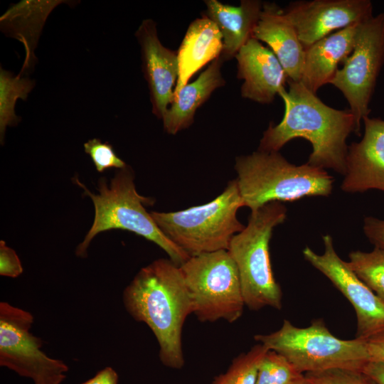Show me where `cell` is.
Instances as JSON below:
<instances>
[{"label":"cell","instance_id":"603a6c76","mask_svg":"<svg viewBox=\"0 0 384 384\" xmlns=\"http://www.w3.org/2000/svg\"><path fill=\"white\" fill-rule=\"evenodd\" d=\"M348 257L349 268L384 302V250L375 247L368 252L353 251Z\"/></svg>","mask_w":384,"mask_h":384},{"label":"cell","instance_id":"3957f363","mask_svg":"<svg viewBox=\"0 0 384 384\" xmlns=\"http://www.w3.org/2000/svg\"><path fill=\"white\" fill-rule=\"evenodd\" d=\"M134 176L130 167L119 169L107 184L105 178L98 181V194L91 193L78 178L75 183L84 189L95 207L93 223L75 254L86 257L92 240L100 233L122 229L136 233L159 246L176 265L180 266L191 257L169 239L159 228L144 205H151V198L139 195L135 187Z\"/></svg>","mask_w":384,"mask_h":384},{"label":"cell","instance_id":"7402d4cb","mask_svg":"<svg viewBox=\"0 0 384 384\" xmlns=\"http://www.w3.org/2000/svg\"><path fill=\"white\" fill-rule=\"evenodd\" d=\"M35 86V81L19 73L0 68V139L2 144L8 126H15L20 118L15 113L17 100H26Z\"/></svg>","mask_w":384,"mask_h":384},{"label":"cell","instance_id":"ba28073f","mask_svg":"<svg viewBox=\"0 0 384 384\" xmlns=\"http://www.w3.org/2000/svg\"><path fill=\"white\" fill-rule=\"evenodd\" d=\"M201 321H237L245 306L237 266L228 250L191 256L179 266Z\"/></svg>","mask_w":384,"mask_h":384},{"label":"cell","instance_id":"5b68a950","mask_svg":"<svg viewBox=\"0 0 384 384\" xmlns=\"http://www.w3.org/2000/svg\"><path fill=\"white\" fill-rule=\"evenodd\" d=\"M286 217L283 204H265L251 211L247 225L230 242L228 251L238 270L245 304L252 310L282 308V293L273 274L269 244L274 228Z\"/></svg>","mask_w":384,"mask_h":384},{"label":"cell","instance_id":"f1b7e54d","mask_svg":"<svg viewBox=\"0 0 384 384\" xmlns=\"http://www.w3.org/2000/svg\"><path fill=\"white\" fill-rule=\"evenodd\" d=\"M363 232L375 247L384 250V219L366 217L363 222Z\"/></svg>","mask_w":384,"mask_h":384},{"label":"cell","instance_id":"9c48e42d","mask_svg":"<svg viewBox=\"0 0 384 384\" xmlns=\"http://www.w3.org/2000/svg\"><path fill=\"white\" fill-rule=\"evenodd\" d=\"M33 322L31 312L0 302V366L34 384H61L69 368L41 350L43 341L31 332Z\"/></svg>","mask_w":384,"mask_h":384},{"label":"cell","instance_id":"44dd1931","mask_svg":"<svg viewBox=\"0 0 384 384\" xmlns=\"http://www.w3.org/2000/svg\"><path fill=\"white\" fill-rule=\"evenodd\" d=\"M223 63L220 56L215 59L196 80L174 94L162 118L164 129L168 134H176L190 127L197 109L216 89L225 85L221 73Z\"/></svg>","mask_w":384,"mask_h":384},{"label":"cell","instance_id":"83f0119b","mask_svg":"<svg viewBox=\"0 0 384 384\" xmlns=\"http://www.w3.org/2000/svg\"><path fill=\"white\" fill-rule=\"evenodd\" d=\"M23 272L21 260L14 250L0 241V274L16 278Z\"/></svg>","mask_w":384,"mask_h":384},{"label":"cell","instance_id":"277c9868","mask_svg":"<svg viewBox=\"0 0 384 384\" xmlns=\"http://www.w3.org/2000/svg\"><path fill=\"white\" fill-rule=\"evenodd\" d=\"M235 169L244 206L251 211L274 201L328 196L333 188L334 178L326 171L291 164L279 151L257 150L238 156Z\"/></svg>","mask_w":384,"mask_h":384},{"label":"cell","instance_id":"52a82bcc","mask_svg":"<svg viewBox=\"0 0 384 384\" xmlns=\"http://www.w3.org/2000/svg\"><path fill=\"white\" fill-rule=\"evenodd\" d=\"M254 338L286 357L304 373L334 368L362 370L370 361L364 340L338 338L321 319L314 320L307 327L295 326L285 319L277 331L257 334Z\"/></svg>","mask_w":384,"mask_h":384},{"label":"cell","instance_id":"30bf717a","mask_svg":"<svg viewBox=\"0 0 384 384\" xmlns=\"http://www.w3.org/2000/svg\"><path fill=\"white\" fill-rule=\"evenodd\" d=\"M384 65V12L358 25L351 53L330 82L349 105L358 129L370 112V103Z\"/></svg>","mask_w":384,"mask_h":384},{"label":"cell","instance_id":"ffe728a7","mask_svg":"<svg viewBox=\"0 0 384 384\" xmlns=\"http://www.w3.org/2000/svg\"><path fill=\"white\" fill-rule=\"evenodd\" d=\"M61 0H23L13 4L0 18L1 31L23 43L26 57L20 75L34 66L36 58L34 50L50 12Z\"/></svg>","mask_w":384,"mask_h":384},{"label":"cell","instance_id":"8fae6325","mask_svg":"<svg viewBox=\"0 0 384 384\" xmlns=\"http://www.w3.org/2000/svg\"><path fill=\"white\" fill-rule=\"evenodd\" d=\"M324 252L316 254L306 246L305 260L325 275L353 306L356 338L366 340L384 331V302L372 292L336 253L330 235L323 236Z\"/></svg>","mask_w":384,"mask_h":384},{"label":"cell","instance_id":"1f68e13d","mask_svg":"<svg viewBox=\"0 0 384 384\" xmlns=\"http://www.w3.org/2000/svg\"><path fill=\"white\" fill-rule=\"evenodd\" d=\"M362 371L378 384H384V361H370L363 368Z\"/></svg>","mask_w":384,"mask_h":384},{"label":"cell","instance_id":"5bb4252c","mask_svg":"<svg viewBox=\"0 0 384 384\" xmlns=\"http://www.w3.org/2000/svg\"><path fill=\"white\" fill-rule=\"evenodd\" d=\"M364 134L348 147L341 189L346 193L384 191V120L365 117Z\"/></svg>","mask_w":384,"mask_h":384},{"label":"cell","instance_id":"8992f818","mask_svg":"<svg viewBox=\"0 0 384 384\" xmlns=\"http://www.w3.org/2000/svg\"><path fill=\"white\" fill-rule=\"evenodd\" d=\"M244 206L236 179L228 182L213 201L175 212L150 213L161 231L190 256L228 250L230 240L242 231L237 218Z\"/></svg>","mask_w":384,"mask_h":384},{"label":"cell","instance_id":"d4e9b609","mask_svg":"<svg viewBox=\"0 0 384 384\" xmlns=\"http://www.w3.org/2000/svg\"><path fill=\"white\" fill-rule=\"evenodd\" d=\"M304 373L282 354L268 350L260 365L256 384H303Z\"/></svg>","mask_w":384,"mask_h":384},{"label":"cell","instance_id":"9a60e30c","mask_svg":"<svg viewBox=\"0 0 384 384\" xmlns=\"http://www.w3.org/2000/svg\"><path fill=\"white\" fill-rule=\"evenodd\" d=\"M238 79L243 80L241 96L261 104L271 103L285 89L287 75L274 53L251 38L238 51Z\"/></svg>","mask_w":384,"mask_h":384},{"label":"cell","instance_id":"e0dca14e","mask_svg":"<svg viewBox=\"0 0 384 384\" xmlns=\"http://www.w3.org/2000/svg\"><path fill=\"white\" fill-rule=\"evenodd\" d=\"M360 23L336 31L305 50L300 82L309 90L316 94L321 87L331 82L338 65L353 50Z\"/></svg>","mask_w":384,"mask_h":384},{"label":"cell","instance_id":"2e32d148","mask_svg":"<svg viewBox=\"0 0 384 384\" xmlns=\"http://www.w3.org/2000/svg\"><path fill=\"white\" fill-rule=\"evenodd\" d=\"M252 37L268 45L284 69L288 80L300 82L305 48L283 9L274 3H263Z\"/></svg>","mask_w":384,"mask_h":384},{"label":"cell","instance_id":"4316f807","mask_svg":"<svg viewBox=\"0 0 384 384\" xmlns=\"http://www.w3.org/2000/svg\"><path fill=\"white\" fill-rule=\"evenodd\" d=\"M84 150L92 160L97 171L102 172L111 168L118 169L127 166L114 152L112 146L101 139L94 138L84 144Z\"/></svg>","mask_w":384,"mask_h":384},{"label":"cell","instance_id":"f546056e","mask_svg":"<svg viewBox=\"0 0 384 384\" xmlns=\"http://www.w3.org/2000/svg\"><path fill=\"white\" fill-rule=\"evenodd\" d=\"M370 361H384V331L364 340Z\"/></svg>","mask_w":384,"mask_h":384},{"label":"cell","instance_id":"7c38bea8","mask_svg":"<svg viewBox=\"0 0 384 384\" xmlns=\"http://www.w3.org/2000/svg\"><path fill=\"white\" fill-rule=\"evenodd\" d=\"M283 10L305 50L334 31L373 16L370 0L297 1Z\"/></svg>","mask_w":384,"mask_h":384},{"label":"cell","instance_id":"4fadbf2b","mask_svg":"<svg viewBox=\"0 0 384 384\" xmlns=\"http://www.w3.org/2000/svg\"><path fill=\"white\" fill-rule=\"evenodd\" d=\"M135 36L141 48L142 71L149 89L151 111L162 119L171 102L178 77L177 51L161 44L152 19L143 20Z\"/></svg>","mask_w":384,"mask_h":384},{"label":"cell","instance_id":"d6986e66","mask_svg":"<svg viewBox=\"0 0 384 384\" xmlns=\"http://www.w3.org/2000/svg\"><path fill=\"white\" fill-rule=\"evenodd\" d=\"M206 16L220 31L223 48L220 58L223 61L235 57L240 49L252 37L259 21L262 4L258 0H242L238 6L224 4L217 0H206Z\"/></svg>","mask_w":384,"mask_h":384},{"label":"cell","instance_id":"4dcf8cb0","mask_svg":"<svg viewBox=\"0 0 384 384\" xmlns=\"http://www.w3.org/2000/svg\"><path fill=\"white\" fill-rule=\"evenodd\" d=\"M118 380L116 370L110 366H107L81 384H118Z\"/></svg>","mask_w":384,"mask_h":384},{"label":"cell","instance_id":"484cf974","mask_svg":"<svg viewBox=\"0 0 384 384\" xmlns=\"http://www.w3.org/2000/svg\"><path fill=\"white\" fill-rule=\"evenodd\" d=\"M303 384H378L361 370L334 368L304 373Z\"/></svg>","mask_w":384,"mask_h":384},{"label":"cell","instance_id":"7a4b0ae2","mask_svg":"<svg viewBox=\"0 0 384 384\" xmlns=\"http://www.w3.org/2000/svg\"><path fill=\"white\" fill-rule=\"evenodd\" d=\"M122 303L134 320L153 332L161 363L181 369L182 329L193 306L179 266L161 258L142 267L123 290Z\"/></svg>","mask_w":384,"mask_h":384},{"label":"cell","instance_id":"6da1fadb","mask_svg":"<svg viewBox=\"0 0 384 384\" xmlns=\"http://www.w3.org/2000/svg\"><path fill=\"white\" fill-rule=\"evenodd\" d=\"M288 82L289 90L279 94L284 104L283 118L277 125L270 123L257 150L279 151L293 139L303 138L312 146L307 164L345 175L346 139L352 132H360L354 115L349 109L326 105L300 82Z\"/></svg>","mask_w":384,"mask_h":384},{"label":"cell","instance_id":"cb8c5ba5","mask_svg":"<svg viewBox=\"0 0 384 384\" xmlns=\"http://www.w3.org/2000/svg\"><path fill=\"white\" fill-rule=\"evenodd\" d=\"M269 349L258 343L235 358L225 373L215 376L211 384H256L261 361Z\"/></svg>","mask_w":384,"mask_h":384},{"label":"cell","instance_id":"ac0fdd59","mask_svg":"<svg viewBox=\"0 0 384 384\" xmlns=\"http://www.w3.org/2000/svg\"><path fill=\"white\" fill-rule=\"evenodd\" d=\"M223 48V36L213 21L205 14L193 21L177 51L178 77L174 94L196 72L220 57Z\"/></svg>","mask_w":384,"mask_h":384}]
</instances>
